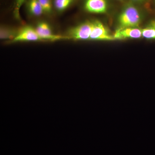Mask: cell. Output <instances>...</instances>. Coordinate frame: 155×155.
I'll list each match as a JSON object with an SVG mask.
<instances>
[{"label": "cell", "mask_w": 155, "mask_h": 155, "mask_svg": "<svg viewBox=\"0 0 155 155\" xmlns=\"http://www.w3.org/2000/svg\"><path fill=\"white\" fill-rule=\"evenodd\" d=\"M141 21V15L137 8L129 5L125 7L121 12L118 18L119 25L122 28L138 26Z\"/></svg>", "instance_id": "1"}, {"label": "cell", "mask_w": 155, "mask_h": 155, "mask_svg": "<svg viewBox=\"0 0 155 155\" xmlns=\"http://www.w3.org/2000/svg\"><path fill=\"white\" fill-rule=\"evenodd\" d=\"M93 28V22H86L73 28L69 32V37L75 40L90 38Z\"/></svg>", "instance_id": "2"}, {"label": "cell", "mask_w": 155, "mask_h": 155, "mask_svg": "<svg viewBox=\"0 0 155 155\" xmlns=\"http://www.w3.org/2000/svg\"><path fill=\"white\" fill-rule=\"evenodd\" d=\"M93 22V28L90 38L96 40L111 41L115 40L114 36L109 33L106 27L99 21Z\"/></svg>", "instance_id": "3"}, {"label": "cell", "mask_w": 155, "mask_h": 155, "mask_svg": "<svg viewBox=\"0 0 155 155\" xmlns=\"http://www.w3.org/2000/svg\"><path fill=\"white\" fill-rule=\"evenodd\" d=\"M84 8L93 14H104L107 11V0H86Z\"/></svg>", "instance_id": "4"}, {"label": "cell", "mask_w": 155, "mask_h": 155, "mask_svg": "<svg viewBox=\"0 0 155 155\" xmlns=\"http://www.w3.org/2000/svg\"><path fill=\"white\" fill-rule=\"evenodd\" d=\"M142 36V31L136 28L125 27L116 30L114 37L115 39L126 38H139Z\"/></svg>", "instance_id": "5"}, {"label": "cell", "mask_w": 155, "mask_h": 155, "mask_svg": "<svg viewBox=\"0 0 155 155\" xmlns=\"http://www.w3.org/2000/svg\"><path fill=\"white\" fill-rule=\"evenodd\" d=\"M36 30L30 26L22 28L19 34L14 38L13 41H37L42 40Z\"/></svg>", "instance_id": "6"}, {"label": "cell", "mask_w": 155, "mask_h": 155, "mask_svg": "<svg viewBox=\"0 0 155 155\" xmlns=\"http://www.w3.org/2000/svg\"><path fill=\"white\" fill-rule=\"evenodd\" d=\"M35 30L39 36L42 40L55 41L66 38L64 37L53 35L49 26L45 22L39 23L38 25Z\"/></svg>", "instance_id": "7"}, {"label": "cell", "mask_w": 155, "mask_h": 155, "mask_svg": "<svg viewBox=\"0 0 155 155\" xmlns=\"http://www.w3.org/2000/svg\"><path fill=\"white\" fill-rule=\"evenodd\" d=\"M28 7L31 13L35 16H40L44 12L38 0H30Z\"/></svg>", "instance_id": "8"}, {"label": "cell", "mask_w": 155, "mask_h": 155, "mask_svg": "<svg viewBox=\"0 0 155 155\" xmlns=\"http://www.w3.org/2000/svg\"><path fill=\"white\" fill-rule=\"evenodd\" d=\"M74 0H54L56 8L59 11H63L67 8Z\"/></svg>", "instance_id": "9"}, {"label": "cell", "mask_w": 155, "mask_h": 155, "mask_svg": "<svg viewBox=\"0 0 155 155\" xmlns=\"http://www.w3.org/2000/svg\"><path fill=\"white\" fill-rule=\"evenodd\" d=\"M142 31V35L145 38L155 39V28L153 27L144 28Z\"/></svg>", "instance_id": "10"}, {"label": "cell", "mask_w": 155, "mask_h": 155, "mask_svg": "<svg viewBox=\"0 0 155 155\" xmlns=\"http://www.w3.org/2000/svg\"><path fill=\"white\" fill-rule=\"evenodd\" d=\"M41 5L44 11L50 13L52 10V5L51 0H38Z\"/></svg>", "instance_id": "11"}, {"label": "cell", "mask_w": 155, "mask_h": 155, "mask_svg": "<svg viewBox=\"0 0 155 155\" xmlns=\"http://www.w3.org/2000/svg\"><path fill=\"white\" fill-rule=\"evenodd\" d=\"M151 26L152 27L155 28V20H154L151 22Z\"/></svg>", "instance_id": "12"}, {"label": "cell", "mask_w": 155, "mask_h": 155, "mask_svg": "<svg viewBox=\"0 0 155 155\" xmlns=\"http://www.w3.org/2000/svg\"><path fill=\"white\" fill-rule=\"evenodd\" d=\"M132 1H134L136 2H142V1H144V0H132Z\"/></svg>", "instance_id": "13"}, {"label": "cell", "mask_w": 155, "mask_h": 155, "mask_svg": "<svg viewBox=\"0 0 155 155\" xmlns=\"http://www.w3.org/2000/svg\"><path fill=\"white\" fill-rule=\"evenodd\" d=\"M119 1H122V0H119Z\"/></svg>", "instance_id": "14"}]
</instances>
